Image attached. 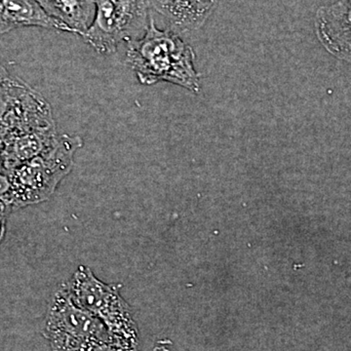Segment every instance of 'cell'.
Returning <instances> with one entry per match:
<instances>
[{
	"label": "cell",
	"mask_w": 351,
	"mask_h": 351,
	"mask_svg": "<svg viewBox=\"0 0 351 351\" xmlns=\"http://www.w3.org/2000/svg\"><path fill=\"white\" fill-rule=\"evenodd\" d=\"M195 59L189 44L174 32L159 29L151 16L144 36L128 43L125 62L142 84L169 82L198 94L200 82Z\"/></svg>",
	"instance_id": "obj_1"
},
{
	"label": "cell",
	"mask_w": 351,
	"mask_h": 351,
	"mask_svg": "<svg viewBox=\"0 0 351 351\" xmlns=\"http://www.w3.org/2000/svg\"><path fill=\"white\" fill-rule=\"evenodd\" d=\"M82 145L80 136L60 134L49 149L9 171L13 209L49 199L60 182L73 170L75 152Z\"/></svg>",
	"instance_id": "obj_2"
},
{
	"label": "cell",
	"mask_w": 351,
	"mask_h": 351,
	"mask_svg": "<svg viewBox=\"0 0 351 351\" xmlns=\"http://www.w3.org/2000/svg\"><path fill=\"white\" fill-rule=\"evenodd\" d=\"M68 284L78 306L100 320L114 338L138 346V327L119 286L104 283L85 265L78 267Z\"/></svg>",
	"instance_id": "obj_3"
},
{
	"label": "cell",
	"mask_w": 351,
	"mask_h": 351,
	"mask_svg": "<svg viewBox=\"0 0 351 351\" xmlns=\"http://www.w3.org/2000/svg\"><path fill=\"white\" fill-rule=\"evenodd\" d=\"M93 22L83 34L100 54H112L120 43L144 36L149 23L147 0H94Z\"/></svg>",
	"instance_id": "obj_4"
},
{
	"label": "cell",
	"mask_w": 351,
	"mask_h": 351,
	"mask_svg": "<svg viewBox=\"0 0 351 351\" xmlns=\"http://www.w3.org/2000/svg\"><path fill=\"white\" fill-rule=\"evenodd\" d=\"M43 335L52 351H75L92 339L110 336L100 320L75 304L68 283L51 300Z\"/></svg>",
	"instance_id": "obj_5"
},
{
	"label": "cell",
	"mask_w": 351,
	"mask_h": 351,
	"mask_svg": "<svg viewBox=\"0 0 351 351\" xmlns=\"http://www.w3.org/2000/svg\"><path fill=\"white\" fill-rule=\"evenodd\" d=\"M53 125L52 108L38 91L19 78L0 77V145L21 132Z\"/></svg>",
	"instance_id": "obj_6"
},
{
	"label": "cell",
	"mask_w": 351,
	"mask_h": 351,
	"mask_svg": "<svg viewBox=\"0 0 351 351\" xmlns=\"http://www.w3.org/2000/svg\"><path fill=\"white\" fill-rule=\"evenodd\" d=\"M315 29L328 52L351 63V0H338L320 7L316 13Z\"/></svg>",
	"instance_id": "obj_7"
},
{
	"label": "cell",
	"mask_w": 351,
	"mask_h": 351,
	"mask_svg": "<svg viewBox=\"0 0 351 351\" xmlns=\"http://www.w3.org/2000/svg\"><path fill=\"white\" fill-rule=\"evenodd\" d=\"M59 137L56 125L15 134L0 145V164L7 171L13 170L49 149Z\"/></svg>",
	"instance_id": "obj_8"
},
{
	"label": "cell",
	"mask_w": 351,
	"mask_h": 351,
	"mask_svg": "<svg viewBox=\"0 0 351 351\" xmlns=\"http://www.w3.org/2000/svg\"><path fill=\"white\" fill-rule=\"evenodd\" d=\"M221 0H147L149 8L165 18L176 31H196L205 24Z\"/></svg>",
	"instance_id": "obj_9"
},
{
	"label": "cell",
	"mask_w": 351,
	"mask_h": 351,
	"mask_svg": "<svg viewBox=\"0 0 351 351\" xmlns=\"http://www.w3.org/2000/svg\"><path fill=\"white\" fill-rule=\"evenodd\" d=\"M27 27L71 32L48 15L38 0H0V36Z\"/></svg>",
	"instance_id": "obj_10"
},
{
	"label": "cell",
	"mask_w": 351,
	"mask_h": 351,
	"mask_svg": "<svg viewBox=\"0 0 351 351\" xmlns=\"http://www.w3.org/2000/svg\"><path fill=\"white\" fill-rule=\"evenodd\" d=\"M53 19L66 25L71 34L82 36L92 24L94 0H38Z\"/></svg>",
	"instance_id": "obj_11"
},
{
	"label": "cell",
	"mask_w": 351,
	"mask_h": 351,
	"mask_svg": "<svg viewBox=\"0 0 351 351\" xmlns=\"http://www.w3.org/2000/svg\"><path fill=\"white\" fill-rule=\"evenodd\" d=\"M75 351H140V348L110 335L105 338L92 339Z\"/></svg>",
	"instance_id": "obj_12"
},
{
	"label": "cell",
	"mask_w": 351,
	"mask_h": 351,
	"mask_svg": "<svg viewBox=\"0 0 351 351\" xmlns=\"http://www.w3.org/2000/svg\"><path fill=\"white\" fill-rule=\"evenodd\" d=\"M0 205H7L13 210L11 202V179L9 171L0 164Z\"/></svg>",
	"instance_id": "obj_13"
},
{
	"label": "cell",
	"mask_w": 351,
	"mask_h": 351,
	"mask_svg": "<svg viewBox=\"0 0 351 351\" xmlns=\"http://www.w3.org/2000/svg\"><path fill=\"white\" fill-rule=\"evenodd\" d=\"M12 211L13 210L7 205H0V242L5 235L7 217Z\"/></svg>",
	"instance_id": "obj_14"
},
{
	"label": "cell",
	"mask_w": 351,
	"mask_h": 351,
	"mask_svg": "<svg viewBox=\"0 0 351 351\" xmlns=\"http://www.w3.org/2000/svg\"><path fill=\"white\" fill-rule=\"evenodd\" d=\"M6 75H8V73H7L6 69H4L3 66H1V64H0V77H1V76H4Z\"/></svg>",
	"instance_id": "obj_15"
}]
</instances>
